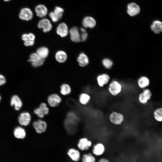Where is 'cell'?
<instances>
[{
	"label": "cell",
	"mask_w": 162,
	"mask_h": 162,
	"mask_svg": "<svg viewBox=\"0 0 162 162\" xmlns=\"http://www.w3.org/2000/svg\"><path fill=\"white\" fill-rule=\"evenodd\" d=\"M36 53L41 58L44 59L48 56L49 53V50L47 47L42 46L37 49Z\"/></svg>",
	"instance_id": "30"
},
{
	"label": "cell",
	"mask_w": 162,
	"mask_h": 162,
	"mask_svg": "<svg viewBox=\"0 0 162 162\" xmlns=\"http://www.w3.org/2000/svg\"><path fill=\"white\" fill-rule=\"evenodd\" d=\"M14 133V136L18 139H23L26 137V135L25 129L20 127L16 128Z\"/></svg>",
	"instance_id": "27"
},
{
	"label": "cell",
	"mask_w": 162,
	"mask_h": 162,
	"mask_svg": "<svg viewBox=\"0 0 162 162\" xmlns=\"http://www.w3.org/2000/svg\"><path fill=\"white\" fill-rule=\"evenodd\" d=\"M108 119L110 122L116 126H119L124 123L125 120V117L122 113L113 111L109 114Z\"/></svg>",
	"instance_id": "1"
},
{
	"label": "cell",
	"mask_w": 162,
	"mask_h": 162,
	"mask_svg": "<svg viewBox=\"0 0 162 162\" xmlns=\"http://www.w3.org/2000/svg\"><path fill=\"white\" fill-rule=\"evenodd\" d=\"M35 10L37 16L40 17L45 16L47 13V8L42 4H39L36 6Z\"/></svg>",
	"instance_id": "23"
},
{
	"label": "cell",
	"mask_w": 162,
	"mask_h": 162,
	"mask_svg": "<svg viewBox=\"0 0 162 162\" xmlns=\"http://www.w3.org/2000/svg\"><path fill=\"white\" fill-rule=\"evenodd\" d=\"M6 82V80L4 76L0 74V86L4 84Z\"/></svg>",
	"instance_id": "35"
},
{
	"label": "cell",
	"mask_w": 162,
	"mask_h": 162,
	"mask_svg": "<svg viewBox=\"0 0 162 162\" xmlns=\"http://www.w3.org/2000/svg\"><path fill=\"white\" fill-rule=\"evenodd\" d=\"M97 162H111L108 159L104 157L100 158L97 161Z\"/></svg>",
	"instance_id": "37"
},
{
	"label": "cell",
	"mask_w": 162,
	"mask_h": 162,
	"mask_svg": "<svg viewBox=\"0 0 162 162\" xmlns=\"http://www.w3.org/2000/svg\"><path fill=\"white\" fill-rule=\"evenodd\" d=\"M67 154L69 158L74 162H78L81 159V155L80 151L74 148H69Z\"/></svg>",
	"instance_id": "6"
},
{
	"label": "cell",
	"mask_w": 162,
	"mask_h": 162,
	"mask_svg": "<svg viewBox=\"0 0 162 162\" xmlns=\"http://www.w3.org/2000/svg\"><path fill=\"white\" fill-rule=\"evenodd\" d=\"M64 11L62 8L56 7L53 11L50 12L49 16L53 22H56L62 17Z\"/></svg>",
	"instance_id": "10"
},
{
	"label": "cell",
	"mask_w": 162,
	"mask_h": 162,
	"mask_svg": "<svg viewBox=\"0 0 162 162\" xmlns=\"http://www.w3.org/2000/svg\"><path fill=\"white\" fill-rule=\"evenodd\" d=\"M60 92L63 95L69 94L71 92V88L70 86L67 84H63L61 86Z\"/></svg>",
	"instance_id": "31"
},
{
	"label": "cell",
	"mask_w": 162,
	"mask_h": 162,
	"mask_svg": "<svg viewBox=\"0 0 162 162\" xmlns=\"http://www.w3.org/2000/svg\"><path fill=\"white\" fill-rule=\"evenodd\" d=\"M93 146L92 141L86 137L80 138L77 143V147L80 151L88 150Z\"/></svg>",
	"instance_id": "4"
},
{
	"label": "cell",
	"mask_w": 162,
	"mask_h": 162,
	"mask_svg": "<svg viewBox=\"0 0 162 162\" xmlns=\"http://www.w3.org/2000/svg\"><path fill=\"white\" fill-rule=\"evenodd\" d=\"M3 0L5 2H9L11 0Z\"/></svg>",
	"instance_id": "39"
},
{
	"label": "cell",
	"mask_w": 162,
	"mask_h": 162,
	"mask_svg": "<svg viewBox=\"0 0 162 162\" xmlns=\"http://www.w3.org/2000/svg\"><path fill=\"white\" fill-rule=\"evenodd\" d=\"M150 81L149 79L145 76L140 77L137 81V84L139 87L143 89L148 87Z\"/></svg>",
	"instance_id": "22"
},
{
	"label": "cell",
	"mask_w": 162,
	"mask_h": 162,
	"mask_svg": "<svg viewBox=\"0 0 162 162\" xmlns=\"http://www.w3.org/2000/svg\"><path fill=\"white\" fill-rule=\"evenodd\" d=\"M33 126L35 131L39 134L45 132L47 128V124L46 122L41 119L34 122Z\"/></svg>",
	"instance_id": "8"
},
{
	"label": "cell",
	"mask_w": 162,
	"mask_h": 162,
	"mask_svg": "<svg viewBox=\"0 0 162 162\" xmlns=\"http://www.w3.org/2000/svg\"><path fill=\"white\" fill-rule=\"evenodd\" d=\"M69 33L71 40L75 42H78L81 40L80 35L78 28L76 27L72 28L70 30Z\"/></svg>",
	"instance_id": "17"
},
{
	"label": "cell",
	"mask_w": 162,
	"mask_h": 162,
	"mask_svg": "<svg viewBox=\"0 0 162 162\" xmlns=\"http://www.w3.org/2000/svg\"><path fill=\"white\" fill-rule=\"evenodd\" d=\"M56 60L59 62L63 63L67 58V55L66 52L62 50L57 52L55 55Z\"/></svg>",
	"instance_id": "28"
},
{
	"label": "cell",
	"mask_w": 162,
	"mask_h": 162,
	"mask_svg": "<svg viewBox=\"0 0 162 162\" xmlns=\"http://www.w3.org/2000/svg\"><path fill=\"white\" fill-rule=\"evenodd\" d=\"M153 116L156 121L159 122H162V107H158L154 111Z\"/></svg>",
	"instance_id": "29"
},
{
	"label": "cell",
	"mask_w": 162,
	"mask_h": 162,
	"mask_svg": "<svg viewBox=\"0 0 162 162\" xmlns=\"http://www.w3.org/2000/svg\"><path fill=\"white\" fill-rule=\"evenodd\" d=\"M33 16V14L32 11L27 8L21 9L19 14V17L20 19L25 21L31 20Z\"/></svg>",
	"instance_id": "11"
},
{
	"label": "cell",
	"mask_w": 162,
	"mask_h": 162,
	"mask_svg": "<svg viewBox=\"0 0 162 162\" xmlns=\"http://www.w3.org/2000/svg\"><path fill=\"white\" fill-rule=\"evenodd\" d=\"M82 25L84 28H92L96 25V22L94 19L91 16H86L84 18Z\"/></svg>",
	"instance_id": "19"
},
{
	"label": "cell",
	"mask_w": 162,
	"mask_h": 162,
	"mask_svg": "<svg viewBox=\"0 0 162 162\" xmlns=\"http://www.w3.org/2000/svg\"><path fill=\"white\" fill-rule=\"evenodd\" d=\"M1 96L0 95V101L1 100Z\"/></svg>",
	"instance_id": "40"
},
{
	"label": "cell",
	"mask_w": 162,
	"mask_h": 162,
	"mask_svg": "<svg viewBox=\"0 0 162 162\" xmlns=\"http://www.w3.org/2000/svg\"><path fill=\"white\" fill-rule=\"evenodd\" d=\"M122 90L121 84L118 81L113 80L109 84L108 90L109 94L112 96L116 97L119 95Z\"/></svg>",
	"instance_id": "2"
},
{
	"label": "cell",
	"mask_w": 162,
	"mask_h": 162,
	"mask_svg": "<svg viewBox=\"0 0 162 162\" xmlns=\"http://www.w3.org/2000/svg\"><path fill=\"white\" fill-rule=\"evenodd\" d=\"M82 162H96V157L92 153L88 152L83 154L81 156Z\"/></svg>",
	"instance_id": "26"
},
{
	"label": "cell",
	"mask_w": 162,
	"mask_h": 162,
	"mask_svg": "<svg viewBox=\"0 0 162 162\" xmlns=\"http://www.w3.org/2000/svg\"><path fill=\"white\" fill-rule=\"evenodd\" d=\"M38 26L39 28H42L44 32L50 31L52 28V26L50 21L46 19H43L40 21Z\"/></svg>",
	"instance_id": "15"
},
{
	"label": "cell",
	"mask_w": 162,
	"mask_h": 162,
	"mask_svg": "<svg viewBox=\"0 0 162 162\" xmlns=\"http://www.w3.org/2000/svg\"><path fill=\"white\" fill-rule=\"evenodd\" d=\"M79 65L81 67H84L89 63V59L87 56L84 53H80L77 58Z\"/></svg>",
	"instance_id": "24"
},
{
	"label": "cell",
	"mask_w": 162,
	"mask_h": 162,
	"mask_svg": "<svg viewBox=\"0 0 162 162\" xmlns=\"http://www.w3.org/2000/svg\"><path fill=\"white\" fill-rule=\"evenodd\" d=\"M61 101V98L56 94L50 95L47 98V102L49 105L53 107L57 106Z\"/></svg>",
	"instance_id": "12"
},
{
	"label": "cell",
	"mask_w": 162,
	"mask_h": 162,
	"mask_svg": "<svg viewBox=\"0 0 162 162\" xmlns=\"http://www.w3.org/2000/svg\"><path fill=\"white\" fill-rule=\"evenodd\" d=\"M88 36V34L86 32L82 33L80 35L81 40L84 41H86Z\"/></svg>",
	"instance_id": "34"
},
{
	"label": "cell",
	"mask_w": 162,
	"mask_h": 162,
	"mask_svg": "<svg viewBox=\"0 0 162 162\" xmlns=\"http://www.w3.org/2000/svg\"><path fill=\"white\" fill-rule=\"evenodd\" d=\"M104 66L106 69H110L112 66L113 63L112 61L108 58H104L102 61Z\"/></svg>",
	"instance_id": "33"
},
{
	"label": "cell",
	"mask_w": 162,
	"mask_h": 162,
	"mask_svg": "<svg viewBox=\"0 0 162 162\" xmlns=\"http://www.w3.org/2000/svg\"><path fill=\"white\" fill-rule=\"evenodd\" d=\"M31 117L30 114L28 112H25L21 113L18 117V121L22 125L27 126L30 123Z\"/></svg>",
	"instance_id": "13"
},
{
	"label": "cell",
	"mask_w": 162,
	"mask_h": 162,
	"mask_svg": "<svg viewBox=\"0 0 162 162\" xmlns=\"http://www.w3.org/2000/svg\"><path fill=\"white\" fill-rule=\"evenodd\" d=\"M44 59L36 53H34L31 54L28 61L31 63L33 67H37L43 65L44 62Z\"/></svg>",
	"instance_id": "7"
},
{
	"label": "cell",
	"mask_w": 162,
	"mask_h": 162,
	"mask_svg": "<svg viewBox=\"0 0 162 162\" xmlns=\"http://www.w3.org/2000/svg\"><path fill=\"white\" fill-rule=\"evenodd\" d=\"M56 31L58 35L62 37H64L68 34V26L64 23H61L57 26Z\"/></svg>",
	"instance_id": "18"
},
{
	"label": "cell",
	"mask_w": 162,
	"mask_h": 162,
	"mask_svg": "<svg viewBox=\"0 0 162 162\" xmlns=\"http://www.w3.org/2000/svg\"><path fill=\"white\" fill-rule=\"evenodd\" d=\"M150 27L154 33L159 34L162 32V22L159 20H154L152 22Z\"/></svg>",
	"instance_id": "20"
},
{
	"label": "cell",
	"mask_w": 162,
	"mask_h": 162,
	"mask_svg": "<svg viewBox=\"0 0 162 162\" xmlns=\"http://www.w3.org/2000/svg\"><path fill=\"white\" fill-rule=\"evenodd\" d=\"M80 31L82 32V33L86 32V30L83 28H81Z\"/></svg>",
	"instance_id": "38"
},
{
	"label": "cell",
	"mask_w": 162,
	"mask_h": 162,
	"mask_svg": "<svg viewBox=\"0 0 162 162\" xmlns=\"http://www.w3.org/2000/svg\"><path fill=\"white\" fill-rule=\"evenodd\" d=\"M152 95V93L150 89L147 88L144 89L138 95V101L142 105H146L151 99Z\"/></svg>",
	"instance_id": "3"
},
{
	"label": "cell",
	"mask_w": 162,
	"mask_h": 162,
	"mask_svg": "<svg viewBox=\"0 0 162 162\" xmlns=\"http://www.w3.org/2000/svg\"><path fill=\"white\" fill-rule=\"evenodd\" d=\"M22 39L24 42L34 40L35 36L33 34L31 33L28 34H24L22 36Z\"/></svg>",
	"instance_id": "32"
},
{
	"label": "cell",
	"mask_w": 162,
	"mask_h": 162,
	"mask_svg": "<svg viewBox=\"0 0 162 162\" xmlns=\"http://www.w3.org/2000/svg\"><path fill=\"white\" fill-rule=\"evenodd\" d=\"M140 10L139 6L135 3H131L128 5L127 13L131 16H135L138 14Z\"/></svg>",
	"instance_id": "14"
},
{
	"label": "cell",
	"mask_w": 162,
	"mask_h": 162,
	"mask_svg": "<svg viewBox=\"0 0 162 162\" xmlns=\"http://www.w3.org/2000/svg\"><path fill=\"white\" fill-rule=\"evenodd\" d=\"M106 150V146L102 142H99L92 146V153L95 157L103 155Z\"/></svg>",
	"instance_id": "5"
},
{
	"label": "cell",
	"mask_w": 162,
	"mask_h": 162,
	"mask_svg": "<svg viewBox=\"0 0 162 162\" xmlns=\"http://www.w3.org/2000/svg\"><path fill=\"white\" fill-rule=\"evenodd\" d=\"M91 99V96L86 93H81L79 96V101L83 105H86L88 104Z\"/></svg>",
	"instance_id": "25"
},
{
	"label": "cell",
	"mask_w": 162,
	"mask_h": 162,
	"mask_svg": "<svg viewBox=\"0 0 162 162\" xmlns=\"http://www.w3.org/2000/svg\"><path fill=\"white\" fill-rule=\"evenodd\" d=\"M10 105L14 106L16 110H19L22 106V103L20 98L17 95L13 96L10 100Z\"/></svg>",
	"instance_id": "21"
},
{
	"label": "cell",
	"mask_w": 162,
	"mask_h": 162,
	"mask_svg": "<svg viewBox=\"0 0 162 162\" xmlns=\"http://www.w3.org/2000/svg\"><path fill=\"white\" fill-rule=\"evenodd\" d=\"M110 79L109 76L106 74H103L99 75L97 78L98 86L100 87H104L108 83Z\"/></svg>",
	"instance_id": "16"
},
{
	"label": "cell",
	"mask_w": 162,
	"mask_h": 162,
	"mask_svg": "<svg viewBox=\"0 0 162 162\" xmlns=\"http://www.w3.org/2000/svg\"><path fill=\"white\" fill-rule=\"evenodd\" d=\"M34 112L38 117L43 118L45 115L48 114L49 110L46 104L42 103L40 104L38 107L34 110Z\"/></svg>",
	"instance_id": "9"
},
{
	"label": "cell",
	"mask_w": 162,
	"mask_h": 162,
	"mask_svg": "<svg viewBox=\"0 0 162 162\" xmlns=\"http://www.w3.org/2000/svg\"><path fill=\"white\" fill-rule=\"evenodd\" d=\"M34 43V40H30L25 41L24 44L26 46H33Z\"/></svg>",
	"instance_id": "36"
}]
</instances>
